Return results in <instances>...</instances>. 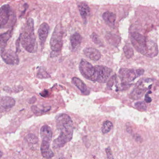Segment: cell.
<instances>
[{"label":"cell","mask_w":159,"mask_h":159,"mask_svg":"<svg viewBox=\"0 0 159 159\" xmlns=\"http://www.w3.org/2000/svg\"><path fill=\"white\" fill-rule=\"evenodd\" d=\"M56 125L57 129L60 130V134L53 142L54 148H62L70 141L74 131L72 120L66 114H59L56 117Z\"/></svg>","instance_id":"cell-1"},{"label":"cell","mask_w":159,"mask_h":159,"mask_svg":"<svg viewBox=\"0 0 159 159\" xmlns=\"http://www.w3.org/2000/svg\"><path fill=\"white\" fill-rule=\"evenodd\" d=\"M131 42L137 52L147 57L152 58L158 54V45L153 41L148 39L137 32L131 34Z\"/></svg>","instance_id":"cell-2"},{"label":"cell","mask_w":159,"mask_h":159,"mask_svg":"<svg viewBox=\"0 0 159 159\" xmlns=\"http://www.w3.org/2000/svg\"><path fill=\"white\" fill-rule=\"evenodd\" d=\"M21 44L27 52L35 53L38 49L36 37L34 32V20L30 18L23 26L19 37Z\"/></svg>","instance_id":"cell-3"},{"label":"cell","mask_w":159,"mask_h":159,"mask_svg":"<svg viewBox=\"0 0 159 159\" xmlns=\"http://www.w3.org/2000/svg\"><path fill=\"white\" fill-rule=\"evenodd\" d=\"M64 30L60 24L56 26L50 41V46L52 52V57L58 55L62 49L63 43Z\"/></svg>","instance_id":"cell-4"},{"label":"cell","mask_w":159,"mask_h":159,"mask_svg":"<svg viewBox=\"0 0 159 159\" xmlns=\"http://www.w3.org/2000/svg\"><path fill=\"white\" fill-rule=\"evenodd\" d=\"M144 70L142 69L134 70L133 69L121 68L119 70V77L124 89L130 86L129 83L134 80L136 78L144 74Z\"/></svg>","instance_id":"cell-5"},{"label":"cell","mask_w":159,"mask_h":159,"mask_svg":"<svg viewBox=\"0 0 159 159\" xmlns=\"http://www.w3.org/2000/svg\"><path fill=\"white\" fill-rule=\"evenodd\" d=\"M15 16L11 7L5 4L0 8V29L7 28L15 21Z\"/></svg>","instance_id":"cell-6"},{"label":"cell","mask_w":159,"mask_h":159,"mask_svg":"<svg viewBox=\"0 0 159 159\" xmlns=\"http://www.w3.org/2000/svg\"><path fill=\"white\" fill-rule=\"evenodd\" d=\"M152 80L150 79H142L140 80L130 94V98L137 100L141 98L148 89L152 87Z\"/></svg>","instance_id":"cell-7"},{"label":"cell","mask_w":159,"mask_h":159,"mask_svg":"<svg viewBox=\"0 0 159 159\" xmlns=\"http://www.w3.org/2000/svg\"><path fill=\"white\" fill-rule=\"evenodd\" d=\"M80 73L84 77L93 81H95V70L92 64L84 59H82L79 66Z\"/></svg>","instance_id":"cell-8"},{"label":"cell","mask_w":159,"mask_h":159,"mask_svg":"<svg viewBox=\"0 0 159 159\" xmlns=\"http://www.w3.org/2000/svg\"><path fill=\"white\" fill-rule=\"evenodd\" d=\"M94 68L95 70V81L101 83L107 82L112 73V69L103 66H96Z\"/></svg>","instance_id":"cell-9"},{"label":"cell","mask_w":159,"mask_h":159,"mask_svg":"<svg viewBox=\"0 0 159 159\" xmlns=\"http://www.w3.org/2000/svg\"><path fill=\"white\" fill-rule=\"evenodd\" d=\"M0 54L3 61L8 65H18L19 63V57L16 52L11 49H2Z\"/></svg>","instance_id":"cell-10"},{"label":"cell","mask_w":159,"mask_h":159,"mask_svg":"<svg viewBox=\"0 0 159 159\" xmlns=\"http://www.w3.org/2000/svg\"><path fill=\"white\" fill-rule=\"evenodd\" d=\"M50 30V26L46 23H43L40 25L38 30L39 39L40 43L42 49H43L44 43L46 42V39L48 37Z\"/></svg>","instance_id":"cell-11"},{"label":"cell","mask_w":159,"mask_h":159,"mask_svg":"<svg viewBox=\"0 0 159 159\" xmlns=\"http://www.w3.org/2000/svg\"><path fill=\"white\" fill-rule=\"evenodd\" d=\"M15 104V100L11 97H0V112L11 108Z\"/></svg>","instance_id":"cell-12"},{"label":"cell","mask_w":159,"mask_h":159,"mask_svg":"<svg viewBox=\"0 0 159 159\" xmlns=\"http://www.w3.org/2000/svg\"><path fill=\"white\" fill-rule=\"evenodd\" d=\"M83 52L86 57L93 61H98L101 58L100 52L97 49L92 47L85 48L83 50Z\"/></svg>","instance_id":"cell-13"},{"label":"cell","mask_w":159,"mask_h":159,"mask_svg":"<svg viewBox=\"0 0 159 159\" xmlns=\"http://www.w3.org/2000/svg\"><path fill=\"white\" fill-rule=\"evenodd\" d=\"M40 135L42 142L51 143L52 137V132L51 127L46 125H43L41 128Z\"/></svg>","instance_id":"cell-14"},{"label":"cell","mask_w":159,"mask_h":159,"mask_svg":"<svg viewBox=\"0 0 159 159\" xmlns=\"http://www.w3.org/2000/svg\"><path fill=\"white\" fill-rule=\"evenodd\" d=\"M72 82L84 94L87 95L90 93V91L87 89L86 84L83 81L77 77H73L72 79Z\"/></svg>","instance_id":"cell-15"},{"label":"cell","mask_w":159,"mask_h":159,"mask_svg":"<svg viewBox=\"0 0 159 159\" xmlns=\"http://www.w3.org/2000/svg\"><path fill=\"white\" fill-rule=\"evenodd\" d=\"M50 143L42 142L41 145V152L44 158H51L54 156V153L50 148Z\"/></svg>","instance_id":"cell-16"},{"label":"cell","mask_w":159,"mask_h":159,"mask_svg":"<svg viewBox=\"0 0 159 159\" xmlns=\"http://www.w3.org/2000/svg\"><path fill=\"white\" fill-rule=\"evenodd\" d=\"M70 41L72 51H74L77 50L80 45L82 41V37L79 33H76L71 35Z\"/></svg>","instance_id":"cell-17"},{"label":"cell","mask_w":159,"mask_h":159,"mask_svg":"<svg viewBox=\"0 0 159 159\" xmlns=\"http://www.w3.org/2000/svg\"><path fill=\"white\" fill-rule=\"evenodd\" d=\"M12 32L13 29H11L3 34H0V48L2 49H5L7 42L12 35Z\"/></svg>","instance_id":"cell-18"},{"label":"cell","mask_w":159,"mask_h":159,"mask_svg":"<svg viewBox=\"0 0 159 159\" xmlns=\"http://www.w3.org/2000/svg\"><path fill=\"white\" fill-rule=\"evenodd\" d=\"M78 8L81 16L84 21H85L87 17L90 15L91 10L90 7L86 3H80L78 4Z\"/></svg>","instance_id":"cell-19"},{"label":"cell","mask_w":159,"mask_h":159,"mask_svg":"<svg viewBox=\"0 0 159 159\" xmlns=\"http://www.w3.org/2000/svg\"><path fill=\"white\" fill-rule=\"evenodd\" d=\"M104 21L110 27H113L116 21V15L115 14L109 11L104 12L102 15Z\"/></svg>","instance_id":"cell-20"},{"label":"cell","mask_w":159,"mask_h":159,"mask_svg":"<svg viewBox=\"0 0 159 159\" xmlns=\"http://www.w3.org/2000/svg\"><path fill=\"white\" fill-rule=\"evenodd\" d=\"M106 39L108 41L110 44H112L114 46H117L119 45L120 41V37L114 34H107L106 36Z\"/></svg>","instance_id":"cell-21"},{"label":"cell","mask_w":159,"mask_h":159,"mask_svg":"<svg viewBox=\"0 0 159 159\" xmlns=\"http://www.w3.org/2000/svg\"><path fill=\"white\" fill-rule=\"evenodd\" d=\"M113 128V124L109 120H106L104 122L101 127V131L103 134L108 133Z\"/></svg>","instance_id":"cell-22"},{"label":"cell","mask_w":159,"mask_h":159,"mask_svg":"<svg viewBox=\"0 0 159 159\" xmlns=\"http://www.w3.org/2000/svg\"><path fill=\"white\" fill-rule=\"evenodd\" d=\"M117 77L116 75L112 76L109 80L107 83V86L110 89H112L114 88L116 91H119V87H118Z\"/></svg>","instance_id":"cell-23"},{"label":"cell","mask_w":159,"mask_h":159,"mask_svg":"<svg viewBox=\"0 0 159 159\" xmlns=\"http://www.w3.org/2000/svg\"><path fill=\"white\" fill-rule=\"evenodd\" d=\"M124 52L126 58L130 59L134 56V50L129 44H125L123 48Z\"/></svg>","instance_id":"cell-24"},{"label":"cell","mask_w":159,"mask_h":159,"mask_svg":"<svg viewBox=\"0 0 159 159\" xmlns=\"http://www.w3.org/2000/svg\"><path fill=\"white\" fill-rule=\"evenodd\" d=\"M27 140L30 144H37L39 142V139L33 134H29L26 137Z\"/></svg>","instance_id":"cell-25"},{"label":"cell","mask_w":159,"mask_h":159,"mask_svg":"<svg viewBox=\"0 0 159 159\" xmlns=\"http://www.w3.org/2000/svg\"><path fill=\"white\" fill-rule=\"evenodd\" d=\"M91 39L93 40V42L95 44H98V45H102V43L101 41L100 40L99 37H98V35L96 33H93L92 34L91 36Z\"/></svg>","instance_id":"cell-26"},{"label":"cell","mask_w":159,"mask_h":159,"mask_svg":"<svg viewBox=\"0 0 159 159\" xmlns=\"http://www.w3.org/2000/svg\"><path fill=\"white\" fill-rule=\"evenodd\" d=\"M31 109H32V111L34 112V113H42L43 112H46V111L50 110V108L47 107L45 108V109H40L38 108V107H36V106H33L31 107Z\"/></svg>","instance_id":"cell-27"},{"label":"cell","mask_w":159,"mask_h":159,"mask_svg":"<svg viewBox=\"0 0 159 159\" xmlns=\"http://www.w3.org/2000/svg\"><path fill=\"white\" fill-rule=\"evenodd\" d=\"M134 105L135 107L139 110L146 111L147 110L146 104L143 101L136 102Z\"/></svg>","instance_id":"cell-28"},{"label":"cell","mask_w":159,"mask_h":159,"mask_svg":"<svg viewBox=\"0 0 159 159\" xmlns=\"http://www.w3.org/2000/svg\"><path fill=\"white\" fill-rule=\"evenodd\" d=\"M106 152L108 159H114L112 152H111V149L110 147H108V148L106 149Z\"/></svg>","instance_id":"cell-29"},{"label":"cell","mask_w":159,"mask_h":159,"mask_svg":"<svg viewBox=\"0 0 159 159\" xmlns=\"http://www.w3.org/2000/svg\"><path fill=\"white\" fill-rule=\"evenodd\" d=\"M152 92L151 91H149L148 92V93H147L145 95V100L147 103H150L152 101V99L148 95L149 94L151 93Z\"/></svg>","instance_id":"cell-30"},{"label":"cell","mask_w":159,"mask_h":159,"mask_svg":"<svg viewBox=\"0 0 159 159\" xmlns=\"http://www.w3.org/2000/svg\"><path fill=\"white\" fill-rule=\"evenodd\" d=\"M2 155V152L1 151H0V157H1Z\"/></svg>","instance_id":"cell-31"}]
</instances>
